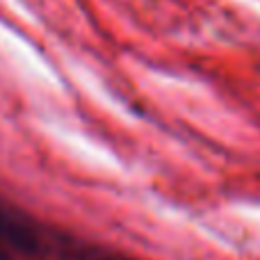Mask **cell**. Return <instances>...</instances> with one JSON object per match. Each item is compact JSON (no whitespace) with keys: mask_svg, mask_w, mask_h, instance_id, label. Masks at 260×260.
<instances>
[{"mask_svg":"<svg viewBox=\"0 0 260 260\" xmlns=\"http://www.w3.org/2000/svg\"><path fill=\"white\" fill-rule=\"evenodd\" d=\"M0 240L16 251L27 253V256H37L44 249L37 226L25 215H21L3 201H0Z\"/></svg>","mask_w":260,"mask_h":260,"instance_id":"obj_1","label":"cell"},{"mask_svg":"<svg viewBox=\"0 0 260 260\" xmlns=\"http://www.w3.org/2000/svg\"><path fill=\"white\" fill-rule=\"evenodd\" d=\"M69 258L73 260H137L133 256H123L117 251H108L101 247H89V244H76L71 242L69 247Z\"/></svg>","mask_w":260,"mask_h":260,"instance_id":"obj_2","label":"cell"},{"mask_svg":"<svg viewBox=\"0 0 260 260\" xmlns=\"http://www.w3.org/2000/svg\"><path fill=\"white\" fill-rule=\"evenodd\" d=\"M0 260H9V253H7V251H5V249H3V247H0Z\"/></svg>","mask_w":260,"mask_h":260,"instance_id":"obj_3","label":"cell"}]
</instances>
